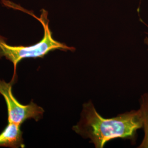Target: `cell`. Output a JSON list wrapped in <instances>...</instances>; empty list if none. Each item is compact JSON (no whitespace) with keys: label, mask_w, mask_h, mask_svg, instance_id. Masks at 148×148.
Here are the masks:
<instances>
[{"label":"cell","mask_w":148,"mask_h":148,"mask_svg":"<svg viewBox=\"0 0 148 148\" xmlns=\"http://www.w3.org/2000/svg\"><path fill=\"white\" fill-rule=\"evenodd\" d=\"M143 127L140 109L105 119L89 101L84 104L79 122L73 129L82 137L90 139L95 148H102L107 142L116 138L134 140L137 130Z\"/></svg>","instance_id":"obj_1"},{"label":"cell","mask_w":148,"mask_h":148,"mask_svg":"<svg viewBox=\"0 0 148 148\" xmlns=\"http://www.w3.org/2000/svg\"><path fill=\"white\" fill-rule=\"evenodd\" d=\"M41 12L40 17L31 13L32 16L41 23L44 29L43 37L40 42L29 46H11L7 43L4 37L0 35V58L5 57L13 64L14 74L17 65L24 59L43 58L51 51L56 49L72 52L76 50L75 48L69 47L53 38L52 33L49 27L48 12L44 9Z\"/></svg>","instance_id":"obj_2"},{"label":"cell","mask_w":148,"mask_h":148,"mask_svg":"<svg viewBox=\"0 0 148 148\" xmlns=\"http://www.w3.org/2000/svg\"><path fill=\"white\" fill-rule=\"evenodd\" d=\"M0 94L5 99L7 111L8 122L21 126L24 122L33 119L38 121L43 116L44 110L32 101L28 105H23L16 99L12 93V82L7 83L0 79Z\"/></svg>","instance_id":"obj_3"},{"label":"cell","mask_w":148,"mask_h":148,"mask_svg":"<svg viewBox=\"0 0 148 148\" xmlns=\"http://www.w3.org/2000/svg\"><path fill=\"white\" fill-rule=\"evenodd\" d=\"M21 126L12 122H8L0 133V147L9 148H24Z\"/></svg>","instance_id":"obj_4"},{"label":"cell","mask_w":148,"mask_h":148,"mask_svg":"<svg viewBox=\"0 0 148 148\" xmlns=\"http://www.w3.org/2000/svg\"><path fill=\"white\" fill-rule=\"evenodd\" d=\"M140 110L143 120L144 137L138 148H148V93L142 95L140 100Z\"/></svg>","instance_id":"obj_5"},{"label":"cell","mask_w":148,"mask_h":148,"mask_svg":"<svg viewBox=\"0 0 148 148\" xmlns=\"http://www.w3.org/2000/svg\"><path fill=\"white\" fill-rule=\"evenodd\" d=\"M144 42L146 43V45H147L148 46V37H145V38L144 40Z\"/></svg>","instance_id":"obj_6"}]
</instances>
